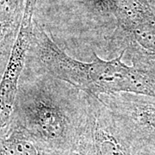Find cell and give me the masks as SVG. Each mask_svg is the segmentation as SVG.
I'll return each instance as SVG.
<instances>
[{"label":"cell","instance_id":"1","mask_svg":"<svg viewBox=\"0 0 155 155\" xmlns=\"http://www.w3.org/2000/svg\"><path fill=\"white\" fill-rule=\"evenodd\" d=\"M126 52L110 61L95 52L89 62L66 54L34 17L31 41L24 70L43 72L96 97L104 94L134 93L155 97V60L132 59L128 66L122 61Z\"/></svg>","mask_w":155,"mask_h":155},{"label":"cell","instance_id":"2","mask_svg":"<svg viewBox=\"0 0 155 155\" xmlns=\"http://www.w3.org/2000/svg\"><path fill=\"white\" fill-rule=\"evenodd\" d=\"M84 93L43 72L22 71L12 121L56 151H75L85 119Z\"/></svg>","mask_w":155,"mask_h":155},{"label":"cell","instance_id":"3","mask_svg":"<svg viewBox=\"0 0 155 155\" xmlns=\"http://www.w3.org/2000/svg\"><path fill=\"white\" fill-rule=\"evenodd\" d=\"M113 115L134 149L155 153V97L134 93L104 94L98 97Z\"/></svg>","mask_w":155,"mask_h":155},{"label":"cell","instance_id":"4","mask_svg":"<svg viewBox=\"0 0 155 155\" xmlns=\"http://www.w3.org/2000/svg\"><path fill=\"white\" fill-rule=\"evenodd\" d=\"M85 119L75 151L80 155H140L117 125L109 108L84 93Z\"/></svg>","mask_w":155,"mask_h":155},{"label":"cell","instance_id":"5","mask_svg":"<svg viewBox=\"0 0 155 155\" xmlns=\"http://www.w3.org/2000/svg\"><path fill=\"white\" fill-rule=\"evenodd\" d=\"M116 18L122 51L130 60H155V13L147 0H120Z\"/></svg>","mask_w":155,"mask_h":155},{"label":"cell","instance_id":"6","mask_svg":"<svg viewBox=\"0 0 155 155\" xmlns=\"http://www.w3.org/2000/svg\"><path fill=\"white\" fill-rule=\"evenodd\" d=\"M36 2L27 0L20 31L0 82V140L9 132L12 122L19 81L31 41Z\"/></svg>","mask_w":155,"mask_h":155},{"label":"cell","instance_id":"7","mask_svg":"<svg viewBox=\"0 0 155 155\" xmlns=\"http://www.w3.org/2000/svg\"><path fill=\"white\" fill-rule=\"evenodd\" d=\"M27 0H0V77L5 71L16 43Z\"/></svg>","mask_w":155,"mask_h":155},{"label":"cell","instance_id":"8","mask_svg":"<svg viewBox=\"0 0 155 155\" xmlns=\"http://www.w3.org/2000/svg\"><path fill=\"white\" fill-rule=\"evenodd\" d=\"M52 149L33 137L14 121L5 136L0 140V155H69Z\"/></svg>","mask_w":155,"mask_h":155},{"label":"cell","instance_id":"9","mask_svg":"<svg viewBox=\"0 0 155 155\" xmlns=\"http://www.w3.org/2000/svg\"><path fill=\"white\" fill-rule=\"evenodd\" d=\"M90 13L102 17H115L120 0H82Z\"/></svg>","mask_w":155,"mask_h":155},{"label":"cell","instance_id":"10","mask_svg":"<svg viewBox=\"0 0 155 155\" xmlns=\"http://www.w3.org/2000/svg\"><path fill=\"white\" fill-rule=\"evenodd\" d=\"M147 2L149 3L150 6L152 7L153 11H154L155 13V0H147Z\"/></svg>","mask_w":155,"mask_h":155},{"label":"cell","instance_id":"11","mask_svg":"<svg viewBox=\"0 0 155 155\" xmlns=\"http://www.w3.org/2000/svg\"><path fill=\"white\" fill-rule=\"evenodd\" d=\"M69 155H80L78 152H76V151H72V152H71L70 153V154Z\"/></svg>","mask_w":155,"mask_h":155},{"label":"cell","instance_id":"12","mask_svg":"<svg viewBox=\"0 0 155 155\" xmlns=\"http://www.w3.org/2000/svg\"><path fill=\"white\" fill-rule=\"evenodd\" d=\"M140 155H155V153H153V154H141V153H140Z\"/></svg>","mask_w":155,"mask_h":155},{"label":"cell","instance_id":"13","mask_svg":"<svg viewBox=\"0 0 155 155\" xmlns=\"http://www.w3.org/2000/svg\"><path fill=\"white\" fill-rule=\"evenodd\" d=\"M1 79H2V77H0V82H1Z\"/></svg>","mask_w":155,"mask_h":155}]
</instances>
